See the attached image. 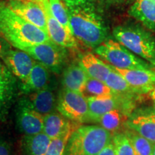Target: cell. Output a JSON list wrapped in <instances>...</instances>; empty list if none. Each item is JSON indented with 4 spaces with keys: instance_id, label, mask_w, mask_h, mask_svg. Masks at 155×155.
Instances as JSON below:
<instances>
[{
    "instance_id": "obj_17",
    "label": "cell",
    "mask_w": 155,
    "mask_h": 155,
    "mask_svg": "<svg viewBox=\"0 0 155 155\" xmlns=\"http://www.w3.org/2000/svg\"><path fill=\"white\" fill-rule=\"evenodd\" d=\"M129 14L140 22L147 30L155 32V2L135 0L129 9Z\"/></svg>"
},
{
    "instance_id": "obj_32",
    "label": "cell",
    "mask_w": 155,
    "mask_h": 155,
    "mask_svg": "<svg viewBox=\"0 0 155 155\" xmlns=\"http://www.w3.org/2000/svg\"><path fill=\"white\" fill-rule=\"evenodd\" d=\"M102 1L109 4H119V3L123 2H124L125 0H102Z\"/></svg>"
},
{
    "instance_id": "obj_15",
    "label": "cell",
    "mask_w": 155,
    "mask_h": 155,
    "mask_svg": "<svg viewBox=\"0 0 155 155\" xmlns=\"http://www.w3.org/2000/svg\"><path fill=\"white\" fill-rule=\"evenodd\" d=\"M113 68L139 95L149 94L155 88V72L152 69H119Z\"/></svg>"
},
{
    "instance_id": "obj_3",
    "label": "cell",
    "mask_w": 155,
    "mask_h": 155,
    "mask_svg": "<svg viewBox=\"0 0 155 155\" xmlns=\"http://www.w3.org/2000/svg\"><path fill=\"white\" fill-rule=\"evenodd\" d=\"M112 137L98 125H79L70 136L63 155H97Z\"/></svg>"
},
{
    "instance_id": "obj_24",
    "label": "cell",
    "mask_w": 155,
    "mask_h": 155,
    "mask_svg": "<svg viewBox=\"0 0 155 155\" xmlns=\"http://www.w3.org/2000/svg\"><path fill=\"white\" fill-rule=\"evenodd\" d=\"M129 116L121 109H114L103 114L94 120V123L104 128L108 132L114 134L119 130L122 124L125 123Z\"/></svg>"
},
{
    "instance_id": "obj_19",
    "label": "cell",
    "mask_w": 155,
    "mask_h": 155,
    "mask_svg": "<svg viewBox=\"0 0 155 155\" xmlns=\"http://www.w3.org/2000/svg\"><path fill=\"white\" fill-rule=\"evenodd\" d=\"M79 63L85 70L88 77L105 82L111 71V65L104 63L94 54L86 53L81 56Z\"/></svg>"
},
{
    "instance_id": "obj_2",
    "label": "cell",
    "mask_w": 155,
    "mask_h": 155,
    "mask_svg": "<svg viewBox=\"0 0 155 155\" xmlns=\"http://www.w3.org/2000/svg\"><path fill=\"white\" fill-rule=\"evenodd\" d=\"M0 37L17 49L50 41L48 33L27 22L0 1Z\"/></svg>"
},
{
    "instance_id": "obj_27",
    "label": "cell",
    "mask_w": 155,
    "mask_h": 155,
    "mask_svg": "<svg viewBox=\"0 0 155 155\" xmlns=\"http://www.w3.org/2000/svg\"><path fill=\"white\" fill-rule=\"evenodd\" d=\"M79 125L80 124H77L70 128L63 134L59 136L57 138L52 139L48 146L45 155H63L70 136L73 130H75Z\"/></svg>"
},
{
    "instance_id": "obj_26",
    "label": "cell",
    "mask_w": 155,
    "mask_h": 155,
    "mask_svg": "<svg viewBox=\"0 0 155 155\" xmlns=\"http://www.w3.org/2000/svg\"><path fill=\"white\" fill-rule=\"evenodd\" d=\"M48 2L50 10L54 17L68 32L72 34L70 27L68 15L63 0H48Z\"/></svg>"
},
{
    "instance_id": "obj_34",
    "label": "cell",
    "mask_w": 155,
    "mask_h": 155,
    "mask_svg": "<svg viewBox=\"0 0 155 155\" xmlns=\"http://www.w3.org/2000/svg\"><path fill=\"white\" fill-rule=\"evenodd\" d=\"M152 155H155V144L154 146V148H153V151H152Z\"/></svg>"
},
{
    "instance_id": "obj_10",
    "label": "cell",
    "mask_w": 155,
    "mask_h": 155,
    "mask_svg": "<svg viewBox=\"0 0 155 155\" xmlns=\"http://www.w3.org/2000/svg\"><path fill=\"white\" fill-rule=\"evenodd\" d=\"M0 58L5 66L21 82L28 78L36 62L28 53L17 48H7L0 55Z\"/></svg>"
},
{
    "instance_id": "obj_8",
    "label": "cell",
    "mask_w": 155,
    "mask_h": 155,
    "mask_svg": "<svg viewBox=\"0 0 155 155\" xmlns=\"http://www.w3.org/2000/svg\"><path fill=\"white\" fill-rule=\"evenodd\" d=\"M88 105L89 121L93 122L103 114L114 109H121L130 116L135 102L122 98L116 94L111 96H87Z\"/></svg>"
},
{
    "instance_id": "obj_9",
    "label": "cell",
    "mask_w": 155,
    "mask_h": 155,
    "mask_svg": "<svg viewBox=\"0 0 155 155\" xmlns=\"http://www.w3.org/2000/svg\"><path fill=\"white\" fill-rule=\"evenodd\" d=\"M44 116L30 105L28 98H21L16 108L17 125L25 135H34L42 132Z\"/></svg>"
},
{
    "instance_id": "obj_28",
    "label": "cell",
    "mask_w": 155,
    "mask_h": 155,
    "mask_svg": "<svg viewBox=\"0 0 155 155\" xmlns=\"http://www.w3.org/2000/svg\"><path fill=\"white\" fill-rule=\"evenodd\" d=\"M87 94V96H111L114 93L105 82L88 77L83 94Z\"/></svg>"
},
{
    "instance_id": "obj_18",
    "label": "cell",
    "mask_w": 155,
    "mask_h": 155,
    "mask_svg": "<svg viewBox=\"0 0 155 155\" xmlns=\"http://www.w3.org/2000/svg\"><path fill=\"white\" fill-rule=\"evenodd\" d=\"M88 75L80 63H72L63 71V88L84 94L85 87Z\"/></svg>"
},
{
    "instance_id": "obj_13",
    "label": "cell",
    "mask_w": 155,
    "mask_h": 155,
    "mask_svg": "<svg viewBox=\"0 0 155 155\" xmlns=\"http://www.w3.org/2000/svg\"><path fill=\"white\" fill-rule=\"evenodd\" d=\"M127 129H131L144 138L155 144V111L153 108L136 110L125 122Z\"/></svg>"
},
{
    "instance_id": "obj_29",
    "label": "cell",
    "mask_w": 155,
    "mask_h": 155,
    "mask_svg": "<svg viewBox=\"0 0 155 155\" xmlns=\"http://www.w3.org/2000/svg\"><path fill=\"white\" fill-rule=\"evenodd\" d=\"M115 155H134L130 140L125 132L116 133L112 137Z\"/></svg>"
},
{
    "instance_id": "obj_25",
    "label": "cell",
    "mask_w": 155,
    "mask_h": 155,
    "mask_svg": "<svg viewBox=\"0 0 155 155\" xmlns=\"http://www.w3.org/2000/svg\"><path fill=\"white\" fill-rule=\"evenodd\" d=\"M124 132L130 140L134 155H152L154 143L129 129L125 130Z\"/></svg>"
},
{
    "instance_id": "obj_14",
    "label": "cell",
    "mask_w": 155,
    "mask_h": 155,
    "mask_svg": "<svg viewBox=\"0 0 155 155\" xmlns=\"http://www.w3.org/2000/svg\"><path fill=\"white\" fill-rule=\"evenodd\" d=\"M7 5L11 9L25 20L48 33L45 14L41 6L35 1L9 0Z\"/></svg>"
},
{
    "instance_id": "obj_31",
    "label": "cell",
    "mask_w": 155,
    "mask_h": 155,
    "mask_svg": "<svg viewBox=\"0 0 155 155\" xmlns=\"http://www.w3.org/2000/svg\"><path fill=\"white\" fill-rule=\"evenodd\" d=\"M97 155H115V147L112 140Z\"/></svg>"
},
{
    "instance_id": "obj_5",
    "label": "cell",
    "mask_w": 155,
    "mask_h": 155,
    "mask_svg": "<svg viewBox=\"0 0 155 155\" xmlns=\"http://www.w3.org/2000/svg\"><path fill=\"white\" fill-rule=\"evenodd\" d=\"M94 50L96 54L116 68L151 69L150 64L112 39H107Z\"/></svg>"
},
{
    "instance_id": "obj_20",
    "label": "cell",
    "mask_w": 155,
    "mask_h": 155,
    "mask_svg": "<svg viewBox=\"0 0 155 155\" xmlns=\"http://www.w3.org/2000/svg\"><path fill=\"white\" fill-rule=\"evenodd\" d=\"M28 98L31 106L43 116L55 111L57 101L54 92L49 86L30 94Z\"/></svg>"
},
{
    "instance_id": "obj_30",
    "label": "cell",
    "mask_w": 155,
    "mask_h": 155,
    "mask_svg": "<svg viewBox=\"0 0 155 155\" xmlns=\"http://www.w3.org/2000/svg\"><path fill=\"white\" fill-rule=\"evenodd\" d=\"M0 155H13L10 144L5 140H0Z\"/></svg>"
},
{
    "instance_id": "obj_1",
    "label": "cell",
    "mask_w": 155,
    "mask_h": 155,
    "mask_svg": "<svg viewBox=\"0 0 155 155\" xmlns=\"http://www.w3.org/2000/svg\"><path fill=\"white\" fill-rule=\"evenodd\" d=\"M73 35L83 45L95 48L107 40L108 26L98 0H63Z\"/></svg>"
},
{
    "instance_id": "obj_6",
    "label": "cell",
    "mask_w": 155,
    "mask_h": 155,
    "mask_svg": "<svg viewBox=\"0 0 155 155\" xmlns=\"http://www.w3.org/2000/svg\"><path fill=\"white\" fill-rule=\"evenodd\" d=\"M56 109L69 121L76 124L89 121L87 98L83 94L63 88L57 100Z\"/></svg>"
},
{
    "instance_id": "obj_35",
    "label": "cell",
    "mask_w": 155,
    "mask_h": 155,
    "mask_svg": "<svg viewBox=\"0 0 155 155\" xmlns=\"http://www.w3.org/2000/svg\"><path fill=\"white\" fill-rule=\"evenodd\" d=\"M0 59H1V58H0ZM2 63H1V60H0V66H2Z\"/></svg>"
},
{
    "instance_id": "obj_22",
    "label": "cell",
    "mask_w": 155,
    "mask_h": 155,
    "mask_svg": "<svg viewBox=\"0 0 155 155\" xmlns=\"http://www.w3.org/2000/svg\"><path fill=\"white\" fill-rule=\"evenodd\" d=\"M105 83L113 91L114 94L124 99L135 102V100L141 96L129 86L125 79L112 66L111 72L106 78Z\"/></svg>"
},
{
    "instance_id": "obj_33",
    "label": "cell",
    "mask_w": 155,
    "mask_h": 155,
    "mask_svg": "<svg viewBox=\"0 0 155 155\" xmlns=\"http://www.w3.org/2000/svg\"><path fill=\"white\" fill-rule=\"evenodd\" d=\"M150 96L151 98H152V99L154 101L155 103V88L150 92Z\"/></svg>"
},
{
    "instance_id": "obj_36",
    "label": "cell",
    "mask_w": 155,
    "mask_h": 155,
    "mask_svg": "<svg viewBox=\"0 0 155 155\" xmlns=\"http://www.w3.org/2000/svg\"><path fill=\"white\" fill-rule=\"evenodd\" d=\"M154 111H155V103H154Z\"/></svg>"
},
{
    "instance_id": "obj_7",
    "label": "cell",
    "mask_w": 155,
    "mask_h": 155,
    "mask_svg": "<svg viewBox=\"0 0 155 155\" xmlns=\"http://www.w3.org/2000/svg\"><path fill=\"white\" fill-rule=\"evenodd\" d=\"M21 50L28 53L35 61L55 73H61L67 56L66 49L58 45L51 40Z\"/></svg>"
},
{
    "instance_id": "obj_16",
    "label": "cell",
    "mask_w": 155,
    "mask_h": 155,
    "mask_svg": "<svg viewBox=\"0 0 155 155\" xmlns=\"http://www.w3.org/2000/svg\"><path fill=\"white\" fill-rule=\"evenodd\" d=\"M50 81L49 70L36 61L28 78L19 84V91L22 94L30 95L47 88Z\"/></svg>"
},
{
    "instance_id": "obj_4",
    "label": "cell",
    "mask_w": 155,
    "mask_h": 155,
    "mask_svg": "<svg viewBox=\"0 0 155 155\" xmlns=\"http://www.w3.org/2000/svg\"><path fill=\"white\" fill-rule=\"evenodd\" d=\"M113 35L131 53L155 67V37L150 31L137 25H119L113 30Z\"/></svg>"
},
{
    "instance_id": "obj_23",
    "label": "cell",
    "mask_w": 155,
    "mask_h": 155,
    "mask_svg": "<svg viewBox=\"0 0 155 155\" xmlns=\"http://www.w3.org/2000/svg\"><path fill=\"white\" fill-rule=\"evenodd\" d=\"M50 141L43 132L25 135L21 141V155H45Z\"/></svg>"
},
{
    "instance_id": "obj_37",
    "label": "cell",
    "mask_w": 155,
    "mask_h": 155,
    "mask_svg": "<svg viewBox=\"0 0 155 155\" xmlns=\"http://www.w3.org/2000/svg\"><path fill=\"white\" fill-rule=\"evenodd\" d=\"M154 2H155V0H154Z\"/></svg>"
},
{
    "instance_id": "obj_21",
    "label": "cell",
    "mask_w": 155,
    "mask_h": 155,
    "mask_svg": "<svg viewBox=\"0 0 155 155\" xmlns=\"http://www.w3.org/2000/svg\"><path fill=\"white\" fill-rule=\"evenodd\" d=\"M77 124H79L74 122L72 123L59 112L53 111L44 116L42 132L45 134L50 140H52L63 134L70 128Z\"/></svg>"
},
{
    "instance_id": "obj_12",
    "label": "cell",
    "mask_w": 155,
    "mask_h": 155,
    "mask_svg": "<svg viewBox=\"0 0 155 155\" xmlns=\"http://www.w3.org/2000/svg\"><path fill=\"white\" fill-rule=\"evenodd\" d=\"M19 91L17 78L5 65L0 66V121L5 120Z\"/></svg>"
},
{
    "instance_id": "obj_11",
    "label": "cell",
    "mask_w": 155,
    "mask_h": 155,
    "mask_svg": "<svg viewBox=\"0 0 155 155\" xmlns=\"http://www.w3.org/2000/svg\"><path fill=\"white\" fill-rule=\"evenodd\" d=\"M42 7L45 14L47 21L48 36L51 41L62 48H75L77 47V40L71 33L65 30L52 14L48 0H34Z\"/></svg>"
}]
</instances>
